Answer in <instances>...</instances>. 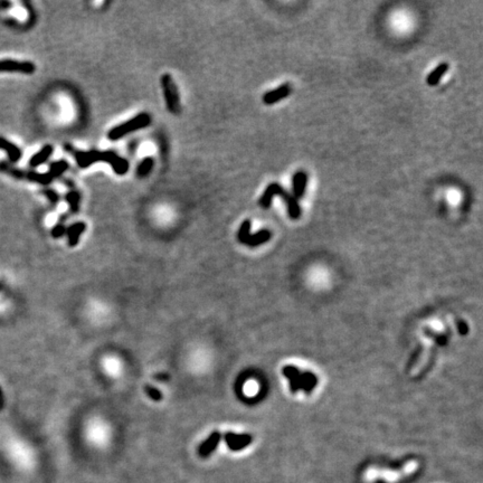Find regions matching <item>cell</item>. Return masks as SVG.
<instances>
[{"instance_id":"13","label":"cell","mask_w":483,"mask_h":483,"mask_svg":"<svg viewBox=\"0 0 483 483\" xmlns=\"http://www.w3.org/2000/svg\"><path fill=\"white\" fill-rule=\"evenodd\" d=\"M85 229H86V224L84 223V221H76V223L72 224L71 226H68L66 228L68 246L70 247L76 246L80 242V235L85 232Z\"/></svg>"},{"instance_id":"15","label":"cell","mask_w":483,"mask_h":483,"mask_svg":"<svg viewBox=\"0 0 483 483\" xmlns=\"http://www.w3.org/2000/svg\"><path fill=\"white\" fill-rule=\"evenodd\" d=\"M0 149L6 151L10 162H17L22 158V150L16 144L6 140L5 138H1V136H0Z\"/></svg>"},{"instance_id":"10","label":"cell","mask_w":483,"mask_h":483,"mask_svg":"<svg viewBox=\"0 0 483 483\" xmlns=\"http://www.w3.org/2000/svg\"><path fill=\"white\" fill-rule=\"evenodd\" d=\"M291 92H292L291 85L288 83L283 84V85L275 88V90L267 92V93L263 95V102L264 104H267V106H272V104L280 102L281 100L288 98V96L291 94Z\"/></svg>"},{"instance_id":"8","label":"cell","mask_w":483,"mask_h":483,"mask_svg":"<svg viewBox=\"0 0 483 483\" xmlns=\"http://www.w3.org/2000/svg\"><path fill=\"white\" fill-rule=\"evenodd\" d=\"M224 441L226 443L227 448L231 451H242L252 444L253 436L249 434H236L233 432H227L224 434Z\"/></svg>"},{"instance_id":"23","label":"cell","mask_w":483,"mask_h":483,"mask_svg":"<svg viewBox=\"0 0 483 483\" xmlns=\"http://www.w3.org/2000/svg\"><path fill=\"white\" fill-rule=\"evenodd\" d=\"M44 195L47 197V199L50 200L52 204L55 205V204L58 203L59 195L56 191H54L53 189H45V190H44Z\"/></svg>"},{"instance_id":"12","label":"cell","mask_w":483,"mask_h":483,"mask_svg":"<svg viewBox=\"0 0 483 483\" xmlns=\"http://www.w3.org/2000/svg\"><path fill=\"white\" fill-rule=\"evenodd\" d=\"M74 157L76 163L80 168H88L92 164L99 162L100 151L91 150V151H75Z\"/></svg>"},{"instance_id":"7","label":"cell","mask_w":483,"mask_h":483,"mask_svg":"<svg viewBox=\"0 0 483 483\" xmlns=\"http://www.w3.org/2000/svg\"><path fill=\"white\" fill-rule=\"evenodd\" d=\"M36 66L34 63L26 62V60L16 59H1L0 60V72H14V73L22 74H34Z\"/></svg>"},{"instance_id":"4","label":"cell","mask_w":483,"mask_h":483,"mask_svg":"<svg viewBox=\"0 0 483 483\" xmlns=\"http://www.w3.org/2000/svg\"><path fill=\"white\" fill-rule=\"evenodd\" d=\"M160 84L161 87H162L167 110L172 114L178 115L181 112V103L178 88H177L174 78L168 73L163 74L160 79Z\"/></svg>"},{"instance_id":"18","label":"cell","mask_w":483,"mask_h":483,"mask_svg":"<svg viewBox=\"0 0 483 483\" xmlns=\"http://www.w3.org/2000/svg\"><path fill=\"white\" fill-rule=\"evenodd\" d=\"M155 166V160L151 157H146V158L141 160V162L139 163L138 169H136V175H138L139 178H144L149 174H150L152 168Z\"/></svg>"},{"instance_id":"17","label":"cell","mask_w":483,"mask_h":483,"mask_svg":"<svg viewBox=\"0 0 483 483\" xmlns=\"http://www.w3.org/2000/svg\"><path fill=\"white\" fill-rule=\"evenodd\" d=\"M25 176L27 180H29L31 183H35V184L43 185V186H47V185L53 183L54 180L53 177L48 174V172H46V174H40V172H36V171H28Z\"/></svg>"},{"instance_id":"11","label":"cell","mask_w":483,"mask_h":483,"mask_svg":"<svg viewBox=\"0 0 483 483\" xmlns=\"http://www.w3.org/2000/svg\"><path fill=\"white\" fill-rule=\"evenodd\" d=\"M308 185V175L304 171H297L293 175L292 178V190L293 197L295 199L302 198L305 194V189Z\"/></svg>"},{"instance_id":"25","label":"cell","mask_w":483,"mask_h":483,"mask_svg":"<svg viewBox=\"0 0 483 483\" xmlns=\"http://www.w3.org/2000/svg\"><path fill=\"white\" fill-rule=\"evenodd\" d=\"M155 378H156V379H158V380H168L170 377H169L168 375H164V374H162V375H160V374H159V375L155 376Z\"/></svg>"},{"instance_id":"1","label":"cell","mask_w":483,"mask_h":483,"mask_svg":"<svg viewBox=\"0 0 483 483\" xmlns=\"http://www.w3.org/2000/svg\"><path fill=\"white\" fill-rule=\"evenodd\" d=\"M275 196H281L282 199H283L285 203H287L288 206V213L289 216L291 219H299L301 216V208L300 205L297 203V199H295L292 195H290L289 192L285 190V189L281 186L280 184L277 183H272L269 184L268 186L265 189L263 195L261 196V198L259 200V205L264 209H268L271 207L273 197Z\"/></svg>"},{"instance_id":"6","label":"cell","mask_w":483,"mask_h":483,"mask_svg":"<svg viewBox=\"0 0 483 483\" xmlns=\"http://www.w3.org/2000/svg\"><path fill=\"white\" fill-rule=\"evenodd\" d=\"M100 161L110 164L112 169H113V171L119 176H123V175L128 174L129 167H130L129 166V162H128L127 159L122 158V157L116 155L115 152L111 151V150L100 151L99 162Z\"/></svg>"},{"instance_id":"5","label":"cell","mask_w":483,"mask_h":483,"mask_svg":"<svg viewBox=\"0 0 483 483\" xmlns=\"http://www.w3.org/2000/svg\"><path fill=\"white\" fill-rule=\"evenodd\" d=\"M251 228L252 223L249 219H245L242 223L237 233V240L240 241V243L247 245L249 247H256L271 240L272 233L268 229H262L255 234H251Z\"/></svg>"},{"instance_id":"9","label":"cell","mask_w":483,"mask_h":483,"mask_svg":"<svg viewBox=\"0 0 483 483\" xmlns=\"http://www.w3.org/2000/svg\"><path fill=\"white\" fill-rule=\"evenodd\" d=\"M220 440H221L220 432H218V430H214V432H213L211 435H209L206 440L199 445L198 451H197L198 456L200 457H208L213 452H214V451H216Z\"/></svg>"},{"instance_id":"2","label":"cell","mask_w":483,"mask_h":483,"mask_svg":"<svg viewBox=\"0 0 483 483\" xmlns=\"http://www.w3.org/2000/svg\"><path fill=\"white\" fill-rule=\"evenodd\" d=\"M283 375L290 380V388L292 393H296L302 389L310 394L318 384V378L315 374L310 372L301 373L299 369L291 365L285 366L283 368Z\"/></svg>"},{"instance_id":"19","label":"cell","mask_w":483,"mask_h":483,"mask_svg":"<svg viewBox=\"0 0 483 483\" xmlns=\"http://www.w3.org/2000/svg\"><path fill=\"white\" fill-rule=\"evenodd\" d=\"M68 167H70V164H68L66 160H64V159L58 160V161H56V162L51 164L48 174L53 177L54 179H56V178H58V177L62 176L64 172L67 170Z\"/></svg>"},{"instance_id":"20","label":"cell","mask_w":483,"mask_h":483,"mask_svg":"<svg viewBox=\"0 0 483 483\" xmlns=\"http://www.w3.org/2000/svg\"><path fill=\"white\" fill-rule=\"evenodd\" d=\"M65 199L70 205V209L72 213H79L80 212V195L79 191L71 190L70 192H67L65 196Z\"/></svg>"},{"instance_id":"3","label":"cell","mask_w":483,"mask_h":483,"mask_svg":"<svg viewBox=\"0 0 483 483\" xmlns=\"http://www.w3.org/2000/svg\"><path fill=\"white\" fill-rule=\"evenodd\" d=\"M151 123V116L149 113L146 112H142V113H139L138 115H135L134 118H132L130 120L126 121V122L119 124L114 128H112L110 131L107 132V138L111 141H116L124 138V136L128 135L131 132L141 130V129H144L150 126Z\"/></svg>"},{"instance_id":"21","label":"cell","mask_w":483,"mask_h":483,"mask_svg":"<svg viewBox=\"0 0 483 483\" xmlns=\"http://www.w3.org/2000/svg\"><path fill=\"white\" fill-rule=\"evenodd\" d=\"M143 389H144V392H146V394L148 395V397L151 398V400L154 401V402L162 401L163 395H162V393H161L158 388L154 387V386H152V385L146 384V385H144Z\"/></svg>"},{"instance_id":"22","label":"cell","mask_w":483,"mask_h":483,"mask_svg":"<svg viewBox=\"0 0 483 483\" xmlns=\"http://www.w3.org/2000/svg\"><path fill=\"white\" fill-rule=\"evenodd\" d=\"M66 228L67 227L65 226V224H64V221H59V223L56 224L53 229H52V236H53L54 239H60V237L66 235Z\"/></svg>"},{"instance_id":"24","label":"cell","mask_w":483,"mask_h":483,"mask_svg":"<svg viewBox=\"0 0 483 483\" xmlns=\"http://www.w3.org/2000/svg\"><path fill=\"white\" fill-rule=\"evenodd\" d=\"M458 328H460V331H461L462 335H464V333L468 332V327H466L464 322H462V321H461L460 323H458Z\"/></svg>"},{"instance_id":"14","label":"cell","mask_w":483,"mask_h":483,"mask_svg":"<svg viewBox=\"0 0 483 483\" xmlns=\"http://www.w3.org/2000/svg\"><path fill=\"white\" fill-rule=\"evenodd\" d=\"M54 152V147L52 144H46L40 150L31 157L29 160V166L30 168H37L40 164L45 163L46 161L51 158V156L53 155Z\"/></svg>"},{"instance_id":"16","label":"cell","mask_w":483,"mask_h":483,"mask_svg":"<svg viewBox=\"0 0 483 483\" xmlns=\"http://www.w3.org/2000/svg\"><path fill=\"white\" fill-rule=\"evenodd\" d=\"M450 65L448 63H441L440 65H437L434 70L430 72L428 78H426V83L429 86H435L440 83L441 79L444 76L446 72L449 71Z\"/></svg>"}]
</instances>
